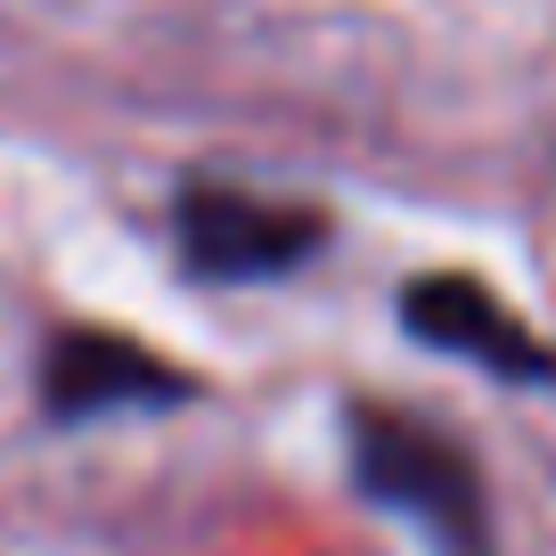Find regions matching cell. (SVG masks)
<instances>
[{"instance_id":"obj_1","label":"cell","mask_w":556,"mask_h":556,"mask_svg":"<svg viewBox=\"0 0 556 556\" xmlns=\"http://www.w3.org/2000/svg\"><path fill=\"white\" fill-rule=\"evenodd\" d=\"M352 475L377 507L426 523L442 556H491V516H483V483H475L467 451L442 442L434 426H417L401 409H352Z\"/></svg>"},{"instance_id":"obj_2","label":"cell","mask_w":556,"mask_h":556,"mask_svg":"<svg viewBox=\"0 0 556 556\" xmlns=\"http://www.w3.org/2000/svg\"><path fill=\"white\" fill-rule=\"evenodd\" d=\"M319 245V213L197 180L180 197V262L197 278H278Z\"/></svg>"},{"instance_id":"obj_3","label":"cell","mask_w":556,"mask_h":556,"mask_svg":"<svg viewBox=\"0 0 556 556\" xmlns=\"http://www.w3.org/2000/svg\"><path fill=\"white\" fill-rule=\"evenodd\" d=\"M401 328H409L417 344L458 352V361L491 368V377H507V384H556V344H540V336L523 328L491 287H475V278H458V270L409 278V295H401Z\"/></svg>"},{"instance_id":"obj_4","label":"cell","mask_w":556,"mask_h":556,"mask_svg":"<svg viewBox=\"0 0 556 556\" xmlns=\"http://www.w3.org/2000/svg\"><path fill=\"white\" fill-rule=\"evenodd\" d=\"M197 377L173 361H156L148 344L131 336H106V328H74L50 344V368H41V401L50 417H115V409H173L189 401Z\"/></svg>"}]
</instances>
